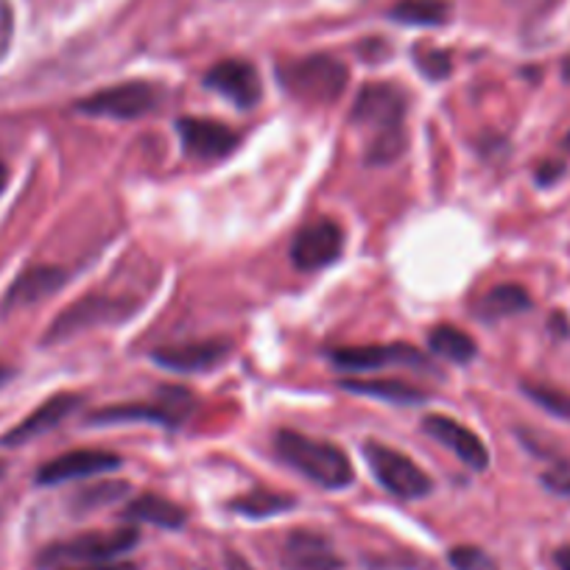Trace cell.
I'll return each instance as SVG.
<instances>
[{
	"label": "cell",
	"instance_id": "obj_1",
	"mask_svg": "<svg viewBox=\"0 0 570 570\" xmlns=\"http://www.w3.org/2000/svg\"><path fill=\"white\" fill-rule=\"evenodd\" d=\"M350 120L366 137V163L386 166L403 155L405 96L394 85H366L355 98Z\"/></svg>",
	"mask_w": 570,
	"mask_h": 570
},
{
	"label": "cell",
	"instance_id": "obj_2",
	"mask_svg": "<svg viewBox=\"0 0 570 570\" xmlns=\"http://www.w3.org/2000/svg\"><path fill=\"white\" fill-rule=\"evenodd\" d=\"M274 451L288 468L303 473L314 484L325 487V490H344L355 479L347 453L333 442L314 440V436L297 434V431H277Z\"/></svg>",
	"mask_w": 570,
	"mask_h": 570
},
{
	"label": "cell",
	"instance_id": "obj_3",
	"mask_svg": "<svg viewBox=\"0 0 570 570\" xmlns=\"http://www.w3.org/2000/svg\"><path fill=\"white\" fill-rule=\"evenodd\" d=\"M279 85L305 104L336 101L347 87V68L338 59L316 53V57L294 59L277 68Z\"/></svg>",
	"mask_w": 570,
	"mask_h": 570
},
{
	"label": "cell",
	"instance_id": "obj_4",
	"mask_svg": "<svg viewBox=\"0 0 570 570\" xmlns=\"http://www.w3.org/2000/svg\"><path fill=\"white\" fill-rule=\"evenodd\" d=\"M140 534L137 529H115V531H90V534H79L73 540L57 542V546L46 548L40 557V568L59 570V568H76V564H92V562H112L120 553H129L137 546Z\"/></svg>",
	"mask_w": 570,
	"mask_h": 570
},
{
	"label": "cell",
	"instance_id": "obj_5",
	"mask_svg": "<svg viewBox=\"0 0 570 570\" xmlns=\"http://www.w3.org/2000/svg\"><path fill=\"white\" fill-rule=\"evenodd\" d=\"M194 392L183 386H163L157 397L129 405H109L92 414L96 425H115V422H157V425H183L194 411Z\"/></svg>",
	"mask_w": 570,
	"mask_h": 570
},
{
	"label": "cell",
	"instance_id": "obj_6",
	"mask_svg": "<svg viewBox=\"0 0 570 570\" xmlns=\"http://www.w3.org/2000/svg\"><path fill=\"white\" fill-rule=\"evenodd\" d=\"M157 104H160V90L155 85H149V81H120V85L76 101V112L92 115V118L131 120L149 115Z\"/></svg>",
	"mask_w": 570,
	"mask_h": 570
},
{
	"label": "cell",
	"instance_id": "obj_7",
	"mask_svg": "<svg viewBox=\"0 0 570 570\" xmlns=\"http://www.w3.org/2000/svg\"><path fill=\"white\" fill-rule=\"evenodd\" d=\"M364 456L372 475L377 479V484L386 492H392V495L403 498V501L425 498L431 492V487H434L431 479L405 453L392 451V448L381 445V442H366Z\"/></svg>",
	"mask_w": 570,
	"mask_h": 570
},
{
	"label": "cell",
	"instance_id": "obj_8",
	"mask_svg": "<svg viewBox=\"0 0 570 570\" xmlns=\"http://www.w3.org/2000/svg\"><path fill=\"white\" fill-rule=\"evenodd\" d=\"M129 303L112 297H85L76 305H70L65 314L57 316L51 327H48L46 344L68 342L76 333L87 331V327L96 325H112V322H120L129 316Z\"/></svg>",
	"mask_w": 570,
	"mask_h": 570
},
{
	"label": "cell",
	"instance_id": "obj_9",
	"mask_svg": "<svg viewBox=\"0 0 570 570\" xmlns=\"http://www.w3.org/2000/svg\"><path fill=\"white\" fill-rule=\"evenodd\" d=\"M344 233L333 218H320L294 235L292 263L303 272H316L342 257Z\"/></svg>",
	"mask_w": 570,
	"mask_h": 570
},
{
	"label": "cell",
	"instance_id": "obj_10",
	"mask_svg": "<svg viewBox=\"0 0 570 570\" xmlns=\"http://www.w3.org/2000/svg\"><path fill=\"white\" fill-rule=\"evenodd\" d=\"M205 87L233 101L238 109H252L263 96L261 76L244 59H224L213 65L205 76Z\"/></svg>",
	"mask_w": 570,
	"mask_h": 570
},
{
	"label": "cell",
	"instance_id": "obj_11",
	"mask_svg": "<svg viewBox=\"0 0 570 570\" xmlns=\"http://www.w3.org/2000/svg\"><path fill=\"white\" fill-rule=\"evenodd\" d=\"M422 431H425L431 440H436L440 445H445L448 451H453L459 456V462L468 464L475 473H484L490 468V453H487L484 442L464 428L462 422H456L453 416L445 414H428L422 420Z\"/></svg>",
	"mask_w": 570,
	"mask_h": 570
},
{
	"label": "cell",
	"instance_id": "obj_12",
	"mask_svg": "<svg viewBox=\"0 0 570 570\" xmlns=\"http://www.w3.org/2000/svg\"><path fill=\"white\" fill-rule=\"evenodd\" d=\"M331 358L338 370L347 372H372L383 366H422L420 350L411 344H364V347H336Z\"/></svg>",
	"mask_w": 570,
	"mask_h": 570
},
{
	"label": "cell",
	"instance_id": "obj_13",
	"mask_svg": "<svg viewBox=\"0 0 570 570\" xmlns=\"http://www.w3.org/2000/svg\"><path fill=\"white\" fill-rule=\"evenodd\" d=\"M177 131L183 137L185 151L199 160H222V157L233 155L240 140L238 131L207 118H179Z\"/></svg>",
	"mask_w": 570,
	"mask_h": 570
},
{
	"label": "cell",
	"instance_id": "obj_14",
	"mask_svg": "<svg viewBox=\"0 0 570 570\" xmlns=\"http://www.w3.org/2000/svg\"><path fill=\"white\" fill-rule=\"evenodd\" d=\"M120 468V456L109 451H70L65 456L51 459L46 468L37 473V481L42 487H53V484H65V481L73 479H87V475H98V473H109V470Z\"/></svg>",
	"mask_w": 570,
	"mask_h": 570
},
{
	"label": "cell",
	"instance_id": "obj_15",
	"mask_svg": "<svg viewBox=\"0 0 570 570\" xmlns=\"http://www.w3.org/2000/svg\"><path fill=\"white\" fill-rule=\"evenodd\" d=\"M229 342L224 338H210V342H190L174 344V347H160L151 353L155 364L171 372H205L216 366L218 361L227 358Z\"/></svg>",
	"mask_w": 570,
	"mask_h": 570
},
{
	"label": "cell",
	"instance_id": "obj_16",
	"mask_svg": "<svg viewBox=\"0 0 570 570\" xmlns=\"http://www.w3.org/2000/svg\"><path fill=\"white\" fill-rule=\"evenodd\" d=\"M79 394H53L48 403H42L40 409L31 411L14 431H9V434L3 436V445H26V442L37 440V436L48 434L51 428H57L59 422L68 420V416L79 409Z\"/></svg>",
	"mask_w": 570,
	"mask_h": 570
},
{
	"label": "cell",
	"instance_id": "obj_17",
	"mask_svg": "<svg viewBox=\"0 0 570 570\" xmlns=\"http://www.w3.org/2000/svg\"><path fill=\"white\" fill-rule=\"evenodd\" d=\"M283 559L288 562V568L294 570H338L342 568V559L336 557L331 542L325 540L316 531H294L288 540H285Z\"/></svg>",
	"mask_w": 570,
	"mask_h": 570
},
{
	"label": "cell",
	"instance_id": "obj_18",
	"mask_svg": "<svg viewBox=\"0 0 570 570\" xmlns=\"http://www.w3.org/2000/svg\"><path fill=\"white\" fill-rule=\"evenodd\" d=\"M65 279H68V274L57 266L29 268V272H23L18 279H14V285L9 288L7 299H3V308L7 311L29 308V305L40 303V299L51 297L53 292H59Z\"/></svg>",
	"mask_w": 570,
	"mask_h": 570
},
{
	"label": "cell",
	"instance_id": "obj_19",
	"mask_svg": "<svg viewBox=\"0 0 570 570\" xmlns=\"http://www.w3.org/2000/svg\"><path fill=\"white\" fill-rule=\"evenodd\" d=\"M126 520H137V523H151L160 529H183L188 523V512L179 503L168 501L163 495H140L129 501L124 509Z\"/></svg>",
	"mask_w": 570,
	"mask_h": 570
},
{
	"label": "cell",
	"instance_id": "obj_20",
	"mask_svg": "<svg viewBox=\"0 0 570 570\" xmlns=\"http://www.w3.org/2000/svg\"><path fill=\"white\" fill-rule=\"evenodd\" d=\"M531 308V297L523 285L518 283H501L495 285L484 299H481V316L487 322L507 320V316L525 314Z\"/></svg>",
	"mask_w": 570,
	"mask_h": 570
},
{
	"label": "cell",
	"instance_id": "obj_21",
	"mask_svg": "<svg viewBox=\"0 0 570 570\" xmlns=\"http://www.w3.org/2000/svg\"><path fill=\"white\" fill-rule=\"evenodd\" d=\"M428 344H431V353L442 355V358L453 361V364H470L475 358V353H479L473 336L453 325L434 327L431 336H428Z\"/></svg>",
	"mask_w": 570,
	"mask_h": 570
},
{
	"label": "cell",
	"instance_id": "obj_22",
	"mask_svg": "<svg viewBox=\"0 0 570 570\" xmlns=\"http://www.w3.org/2000/svg\"><path fill=\"white\" fill-rule=\"evenodd\" d=\"M344 389L350 392L366 394V397H377V400H389V403H400V405H414L425 400V394L420 392L416 386L405 381H344Z\"/></svg>",
	"mask_w": 570,
	"mask_h": 570
},
{
	"label": "cell",
	"instance_id": "obj_23",
	"mask_svg": "<svg viewBox=\"0 0 570 570\" xmlns=\"http://www.w3.org/2000/svg\"><path fill=\"white\" fill-rule=\"evenodd\" d=\"M229 507H233V512L244 514V518L263 520V518H274V514L279 512H288V509L294 507V501L288 495H279V492H272V490H252L246 492L244 498L229 503Z\"/></svg>",
	"mask_w": 570,
	"mask_h": 570
},
{
	"label": "cell",
	"instance_id": "obj_24",
	"mask_svg": "<svg viewBox=\"0 0 570 570\" xmlns=\"http://www.w3.org/2000/svg\"><path fill=\"white\" fill-rule=\"evenodd\" d=\"M451 9L445 0H400L392 9V18L409 26H440L445 23Z\"/></svg>",
	"mask_w": 570,
	"mask_h": 570
},
{
	"label": "cell",
	"instance_id": "obj_25",
	"mask_svg": "<svg viewBox=\"0 0 570 570\" xmlns=\"http://www.w3.org/2000/svg\"><path fill=\"white\" fill-rule=\"evenodd\" d=\"M523 394L531 403L540 405L548 414L559 416V420H570V394L562 392L557 386H548V383H523Z\"/></svg>",
	"mask_w": 570,
	"mask_h": 570
},
{
	"label": "cell",
	"instance_id": "obj_26",
	"mask_svg": "<svg viewBox=\"0 0 570 570\" xmlns=\"http://www.w3.org/2000/svg\"><path fill=\"white\" fill-rule=\"evenodd\" d=\"M451 564L456 570H498L487 551L475 546H459L451 551Z\"/></svg>",
	"mask_w": 570,
	"mask_h": 570
},
{
	"label": "cell",
	"instance_id": "obj_27",
	"mask_svg": "<svg viewBox=\"0 0 570 570\" xmlns=\"http://www.w3.org/2000/svg\"><path fill=\"white\" fill-rule=\"evenodd\" d=\"M416 68L431 79H445L451 73V57L442 51H416Z\"/></svg>",
	"mask_w": 570,
	"mask_h": 570
},
{
	"label": "cell",
	"instance_id": "obj_28",
	"mask_svg": "<svg viewBox=\"0 0 570 570\" xmlns=\"http://www.w3.org/2000/svg\"><path fill=\"white\" fill-rule=\"evenodd\" d=\"M12 35H14V14L12 7H9V0H0V62L9 53V46H12Z\"/></svg>",
	"mask_w": 570,
	"mask_h": 570
},
{
	"label": "cell",
	"instance_id": "obj_29",
	"mask_svg": "<svg viewBox=\"0 0 570 570\" xmlns=\"http://www.w3.org/2000/svg\"><path fill=\"white\" fill-rule=\"evenodd\" d=\"M126 492V484H98L96 490H90L87 495H81L85 507H96V503H109L115 498H120Z\"/></svg>",
	"mask_w": 570,
	"mask_h": 570
},
{
	"label": "cell",
	"instance_id": "obj_30",
	"mask_svg": "<svg viewBox=\"0 0 570 570\" xmlns=\"http://www.w3.org/2000/svg\"><path fill=\"white\" fill-rule=\"evenodd\" d=\"M562 174H564V166H562V163H542V166L537 168V179H540L542 185L557 183V179L562 177Z\"/></svg>",
	"mask_w": 570,
	"mask_h": 570
},
{
	"label": "cell",
	"instance_id": "obj_31",
	"mask_svg": "<svg viewBox=\"0 0 570 570\" xmlns=\"http://www.w3.org/2000/svg\"><path fill=\"white\" fill-rule=\"evenodd\" d=\"M59 570H137V564H131V562H118V559H112V562L76 564V568H59Z\"/></svg>",
	"mask_w": 570,
	"mask_h": 570
},
{
	"label": "cell",
	"instance_id": "obj_32",
	"mask_svg": "<svg viewBox=\"0 0 570 570\" xmlns=\"http://www.w3.org/2000/svg\"><path fill=\"white\" fill-rule=\"evenodd\" d=\"M553 559H557L559 570H570V546L559 548V551L553 553Z\"/></svg>",
	"mask_w": 570,
	"mask_h": 570
},
{
	"label": "cell",
	"instance_id": "obj_33",
	"mask_svg": "<svg viewBox=\"0 0 570 570\" xmlns=\"http://www.w3.org/2000/svg\"><path fill=\"white\" fill-rule=\"evenodd\" d=\"M9 381H12V370H9V366H0V389L7 386Z\"/></svg>",
	"mask_w": 570,
	"mask_h": 570
},
{
	"label": "cell",
	"instance_id": "obj_34",
	"mask_svg": "<svg viewBox=\"0 0 570 570\" xmlns=\"http://www.w3.org/2000/svg\"><path fill=\"white\" fill-rule=\"evenodd\" d=\"M7 179H9L7 166H3V163H0V194H3V188H7Z\"/></svg>",
	"mask_w": 570,
	"mask_h": 570
},
{
	"label": "cell",
	"instance_id": "obj_35",
	"mask_svg": "<svg viewBox=\"0 0 570 570\" xmlns=\"http://www.w3.org/2000/svg\"><path fill=\"white\" fill-rule=\"evenodd\" d=\"M564 151H570V131H568V137H564Z\"/></svg>",
	"mask_w": 570,
	"mask_h": 570
},
{
	"label": "cell",
	"instance_id": "obj_36",
	"mask_svg": "<svg viewBox=\"0 0 570 570\" xmlns=\"http://www.w3.org/2000/svg\"><path fill=\"white\" fill-rule=\"evenodd\" d=\"M3 473H7V468H3V462H0V479H3Z\"/></svg>",
	"mask_w": 570,
	"mask_h": 570
}]
</instances>
